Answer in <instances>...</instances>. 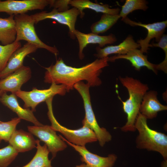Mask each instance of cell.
Here are the masks:
<instances>
[{
    "mask_svg": "<svg viewBox=\"0 0 167 167\" xmlns=\"http://www.w3.org/2000/svg\"><path fill=\"white\" fill-rule=\"evenodd\" d=\"M108 57L97 58L79 68L66 65L60 58L54 64L45 68L44 81L47 83L63 85L68 92L73 89L75 84L84 80L87 81L90 87L100 86L102 82L99 76L102 69L109 65Z\"/></svg>",
    "mask_w": 167,
    "mask_h": 167,
    "instance_id": "cell-1",
    "label": "cell"
},
{
    "mask_svg": "<svg viewBox=\"0 0 167 167\" xmlns=\"http://www.w3.org/2000/svg\"><path fill=\"white\" fill-rule=\"evenodd\" d=\"M119 79L122 85L127 89L129 98L123 101L118 96L122 103L123 111L127 115V121L121 129L122 131L134 132L136 130L135 124L139 113L140 105L143 98L149 88L147 84L132 77L119 76Z\"/></svg>",
    "mask_w": 167,
    "mask_h": 167,
    "instance_id": "cell-2",
    "label": "cell"
},
{
    "mask_svg": "<svg viewBox=\"0 0 167 167\" xmlns=\"http://www.w3.org/2000/svg\"><path fill=\"white\" fill-rule=\"evenodd\" d=\"M147 119L139 112L135 127L138 132L135 143L137 148L160 153L164 160L167 158V136L164 133L150 128Z\"/></svg>",
    "mask_w": 167,
    "mask_h": 167,
    "instance_id": "cell-3",
    "label": "cell"
},
{
    "mask_svg": "<svg viewBox=\"0 0 167 167\" xmlns=\"http://www.w3.org/2000/svg\"><path fill=\"white\" fill-rule=\"evenodd\" d=\"M53 97L46 101L48 111L47 115L51 122V126L56 131L61 133L69 142L76 145L85 146L87 143L97 141L96 135L93 131L85 125L79 129L73 130L67 128L61 125L55 118L53 111L52 102Z\"/></svg>",
    "mask_w": 167,
    "mask_h": 167,
    "instance_id": "cell-4",
    "label": "cell"
},
{
    "mask_svg": "<svg viewBox=\"0 0 167 167\" xmlns=\"http://www.w3.org/2000/svg\"><path fill=\"white\" fill-rule=\"evenodd\" d=\"M90 86L82 81L75 84L74 88L82 96L85 111V116L82 121L83 125L89 127L94 132L100 146L103 147L105 143L112 140V136L107 130L101 127L98 125L92 109L89 88Z\"/></svg>",
    "mask_w": 167,
    "mask_h": 167,
    "instance_id": "cell-5",
    "label": "cell"
},
{
    "mask_svg": "<svg viewBox=\"0 0 167 167\" xmlns=\"http://www.w3.org/2000/svg\"><path fill=\"white\" fill-rule=\"evenodd\" d=\"M16 32L15 41L24 40L36 46L38 49H44L57 56L59 51L55 46L48 45L39 38L34 27L35 21L31 15L26 13L14 15Z\"/></svg>",
    "mask_w": 167,
    "mask_h": 167,
    "instance_id": "cell-6",
    "label": "cell"
},
{
    "mask_svg": "<svg viewBox=\"0 0 167 167\" xmlns=\"http://www.w3.org/2000/svg\"><path fill=\"white\" fill-rule=\"evenodd\" d=\"M66 92V87L64 85L52 83L48 89L39 90L33 88L32 90L30 91L21 90L17 92L15 95L24 102V108H31L33 112H35L36 106L40 103L45 101L57 94L64 96Z\"/></svg>",
    "mask_w": 167,
    "mask_h": 167,
    "instance_id": "cell-7",
    "label": "cell"
},
{
    "mask_svg": "<svg viewBox=\"0 0 167 167\" xmlns=\"http://www.w3.org/2000/svg\"><path fill=\"white\" fill-rule=\"evenodd\" d=\"M28 131L43 142L52 153V159L56 156L57 153L65 149L66 144L60 137L51 126L42 125L41 126H28Z\"/></svg>",
    "mask_w": 167,
    "mask_h": 167,
    "instance_id": "cell-8",
    "label": "cell"
},
{
    "mask_svg": "<svg viewBox=\"0 0 167 167\" xmlns=\"http://www.w3.org/2000/svg\"><path fill=\"white\" fill-rule=\"evenodd\" d=\"M79 15V11L77 8L73 7L63 11H59L53 9L49 12L44 11L31 15L34 20L35 24L45 19H50L67 26L69 28L71 37L74 39L75 37V32L76 30L75 24L77 17Z\"/></svg>",
    "mask_w": 167,
    "mask_h": 167,
    "instance_id": "cell-9",
    "label": "cell"
},
{
    "mask_svg": "<svg viewBox=\"0 0 167 167\" xmlns=\"http://www.w3.org/2000/svg\"><path fill=\"white\" fill-rule=\"evenodd\" d=\"M50 0H0V13L11 15L25 14L29 11L44 9L49 5Z\"/></svg>",
    "mask_w": 167,
    "mask_h": 167,
    "instance_id": "cell-10",
    "label": "cell"
},
{
    "mask_svg": "<svg viewBox=\"0 0 167 167\" xmlns=\"http://www.w3.org/2000/svg\"><path fill=\"white\" fill-rule=\"evenodd\" d=\"M122 21L131 26H139L147 30L148 34L146 37L144 39H140L137 41L140 47V50L143 54L147 53L149 47H151L149 43L152 39L155 38L157 42L159 41L167 26V20L147 24L132 21L127 17Z\"/></svg>",
    "mask_w": 167,
    "mask_h": 167,
    "instance_id": "cell-11",
    "label": "cell"
},
{
    "mask_svg": "<svg viewBox=\"0 0 167 167\" xmlns=\"http://www.w3.org/2000/svg\"><path fill=\"white\" fill-rule=\"evenodd\" d=\"M32 71L28 66H23L0 80V90L15 94L20 91L22 85L31 78Z\"/></svg>",
    "mask_w": 167,
    "mask_h": 167,
    "instance_id": "cell-12",
    "label": "cell"
},
{
    "mask_svg": "<svg viewBox=\"0 0 167 167\" xmlns=\"http://www.w3.org/2000/svg\"><path fill=\"white\" fill-rule=\"evenodd\" d=\"M61 138L77 152L81 156V160L89 167H112L117 159V156L113 154H109L107 157H102L88 151L85 146L76 145L69 142L61 135Z\"/></svg>",
    "mask_w": 167,
    "mask_h": 167,
    "instance_id": "cell-13",
    "label": "cell"
},
{
    "mask_svg": "<svg viewBox=\"0 0 167 167\" xmlns=\"http://www.w3.org/2000/svg\"><path fill=\"white\" fill-rule=\"evenodd\" d=\"M75 35L78 42V55L79 58L81 60L84 57L83 51L88 45L98 44L99 47L102 48L106 45L113 43L117 40L115 36L112 34L107 36H100L92 32L84 33L76 29Z\"/></svg>",
    "mask_w": 167,
    "mask_h": 167,
    "instance_id": "cell-14",
    "label": "cell"
},
{
    "mask_svg": "<svg viewBox=\"0 0 167 167\" xmlns=\"http://www.w3.org/2000/svg\"><path fill=\"white\" fill-rule=\"evenodd\" d=\"M38 49L35 45L27 42L16 50L10 57L5 68L0 72V79L6 77L24 66L25 58Z\"/></svg>",
    "mask_w": 167,
    "mask_h": 167,
    "instance_id": "cell-15",
    "label": "cell"
},
{
    "mask_svg": "<svg viewBox=\"0 0 167 167\" xmlns=\"http://www.w3.org/2000/svg\"><path fill=\"white\" fill-rule=\"evenodd\" d=\"M0 102L15 113L21 119L31 122L35 126L43 125L36 119L30 108H23L19 105L15 94L11 93L8 95L6 92L3 93L0 97Z\"/></svg>",
    "mask_w": 167,
    "mask_h": 167,
    "instance_id": "cell-16",
    "label": "cell"
},
{
    "mask_svg": "<svg viewBox=\"0 0 167 167\" xmlns=\"http://www.w3.org/2000/svg\"><path fill=\"white\" fill-rule=\"evenodd\" d=\"M157 94L156 91H148L143 98L139 112L147 119L155 118L158 112L167 109V105L161 104L158 99Z\"/></svg>",
    "mask_w": 167,
    "mask_h": 167,
    "instance_id": "cell-17",
    "label": "cell"
},
{
    "mask_svg": "<svg viewBox=\"0 0 167 167\" xmlns=\"http://www.w3.org/2000/svg\"><path fill=\"white\" fill-rule=\"evenodd\" d=\"M139 48V45L135 41L132 36L129 35L119 45L108 46L103 48L96 47V53L94 55L97 58L101 59L108 57L112 54H126L133 49Z\"/></svg>",
    "mask_w": 167,
    "mask_h": 167,
    "instance_id": "cell-18",
    "label": "cell"
},
{
    "mask_svg": "<svg viewBox=\"0 0 167 167\" xmlns=\"http://www.w3.org/2000/svg\"><path fill=\"white\" fill-rule=\"evenodd\" d=\"M125 59L129 61L136 70L139 71L142 67H146L148 69L157 74L156 64L150 62L147 59V56L144 55L141 51L137 49H133L126 54L116 55L108 57V61L113 62L118 59Z\"/></svg>",
    "mask_w": 167,
    "mask_h": 167,
    "instance_id": "cell-19",
    "label": "cell"
},
{
    "mask_svg": "<svg viewBox=\"0 0 167 167\" xmlns=\"http://www.w3.org/2000/svg\"><path fill=\"white\" fill-rule=\"evenodd\" d=\"M8 142L18 153L28 151L36 147V140L32 135L22 129L16 130Z\"/></svg>",
    "mask_w": 167,
    "mask_h": 167,
    "instance_id": "cell-20",
    "label": "cell"
},
{
    "mask_svg": "<svg viewBox=\"0 0 167 167\" xmlns=\"http://www.w3.org/2000/svg\"><path fill=\"white\" fill-rule=\"evenodd\" d=\"M69 4L79 11L81 18L84 16L83 11L86 9L92 10L97 13L112 15H119L120 11V9L118 8H110L108 4L100 5L89 0H70Z\"/></svg>",
    "mask_w": 167,
    "mask_h": 167,
    "instance_id": "cell-21",
    "label": "cell"
},
{
    "mask_svg": "<svg viewBox=\"0 0 167 167\" xmlns=\"http://www.w3.org/2000/svg\"><path fill=\"white\" fill-rule=\"evenodd\" d=\"M16 32L14 15L7 18H0V42L6 45L14 42Z\"/></svg>",
    "mask_w": 167,
    "mask_h": 167,
    "instance_id": "cell-22",
    "label": "cell"
},
{
    "mask_svg": "<svg viewBox=\"0 0 167 167\" xmlns=\"http://www.w3.org/2000/svg\"><path fill=\"white\" fill-rule=\"evenodd\" d=\"M36 144L37 151L34 156L27 164L21 167H53L51 160L48 158L49 152L46 145H41L38 139L36 140Z\"/></svg>",
    "mask_w": 167,
    "mask_h": 167,
    "instance_id": "cell-23",
    "label": "cell"
},
{
    "mask_svg": "<svg viewBox=\"0 0 167 167\" xmlns=\"http://www.w3.org/2000/svg\"><path fill=\"white\" fill-rule=\"evenodd\" d=\"M120 18L119 15L103 14L99 21L91 25L92 32L98 35L105 32L115 24Z\"/></svg>",
    "mask_w": 167,
    "mask_h": 167,
    "instance_id": "cell-24",
    "label": "cell"
},
{
    "mask_svg": "<svg viewBox=\"0 0 167 167\" xmlns=\"http://www.w3.org/2000/svg\"><path fill=\"white\" fill-rule=\"evenodd\" d=\"M148 3L145 0H126L124 4L122 6L119 15L122 20L129 14L135 10L146 11L148 7Z\"/></svg>",
    "mask_w": 167,
    "mask_h": 167,
    "instance_id": "cell-25",
    "label": "cell"
},
{
    "mask_svg": "<svg viewBox=\"0 0 167 167\" xmlns=\"http://www.w3.org/2000/svg\"><path fill=\"white\" fill-rule=\"evenodd\" d=\"M21 46L20 41H16L6 45H0V72L6 66L13 53Z\"/></svg>",
    "mask_w": 167,
    "mask_h": 167,
    "instance_id": "cell-26",
    "label": "cell"
},
{
    "mask_svg": "<svg viewBox=\"0 0 167 167\" xmlns=\"http://www.w3.org/2000/svg\"><path fill=\"white\" fill-rule=\"evenodd\" d=\"M20 120V118L16 117L10 121L0 122V143L2 140L8 142Z\"/></svg>",
    "mask_w": 167,
    "mask_h": 167,
    "instance_id": "cell-27",
    "label": "cell"
},
{
    "mask_svg": "<svg viewBox=\"0 0 167 167\" xmlns=\"http://www.w3.org/2000/svg\"><path fill=\"white\" fill-rule=\"evenodd\" d=\"M18 153L10 144L0 149V167H7L15 159Z\"/></svg>",
    "mask_w": 167,
    "mask_h": 167,
    "instance_id": "cell-28",
    "label": "cell"
},
{
    "mask_svg": "<svg viewBox=\"0 0 167 167\" xmlns=\"http://www.w3.org/2000/svg\"><path fill=\"white\" fill-rule=\"evenodd\" d=\"M151 45V47H159L161 48L165 53V57L164 59L161 63L156 64L157 70H160L165 73H167V36L163 34L157 43H152Z\"/></svg>",
    "mask_w": 167,
    "mask_h": 167,
    "instance_id": "cell-29",
    "label": "cell"
},
{
    "mask_svg": "<svg viewBox=\"0 0 167 167\" xmlns=\"http://www.w3.org/2000/svg\"><path fill=\"white\" fill-rule=\"evenodd\" d=\"M70 0H50L49 6L50 7L59 11H63L69 9L68 5Z\"/></svg>",
    "mask_w": 167,
    "mask_h": 167,
    "instance_id": "cell-30",
    "label": "cell"
},
{
    "mask_svg": "<svg viewBox=\"0 0 167 167\" xmlns=\"http://www.w3.org/2000/svg\"><path fill=\"white\" fill-rule=\"evenodd\" d=\"M161 167H167V159L164 160L162 162L161 164Z\"/></svg>",
    "mask_w": 167,
    "mask_h": 167,
    "instance_id": "cell-31",
    "label": "cell"
},
{
    "mask_svg": "<svg viewBox=\"0 0 167 167\" xmlns=\"http://www.w3.org/2000/svg\"><path fill=\"white\" fill-rule=\"evenodd\" d=\"M75 167H89L85 164H82L80 165H77Z\"/></svg>",
    "mask_w": 167,
    "mask_h": 167,
    "instance_id": "cell-32",
    "label": "cell"
},
{
    "mask_svg": "<svg viewBox=\"0 0 167 167\" xmlns=\"http://www.w3.org/2000/svg\"><path fill=\"white\" fill-rule=\"evenodd\" d=\"M4 92H3L0 90V97H1V96L2 95V94Z\"/></svg>",
    "mask_w": 167,
    "mask_h": 167,
    "instance_id": "cell-33",
    "label": "cell"
},
{
    "mask_svg": "<svg viewBox=\"0 0 167 167\" xmlns=\"http://www.w3.org/2000/svg\"><path fill=\"white\" fill-rule=\"evenodd\" d=\"M2 122L1 121H0V122Z\"/></svg>",
    "mask_w": 167,
    "mask_h": 167,
    "instance_id": "cell-34",
    "label": "cell"
}]
</instances>
